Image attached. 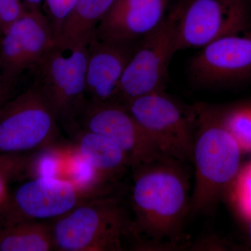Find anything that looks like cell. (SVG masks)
Returning <instances> with one entry per match:
<instances>
[{
    "mask_svg": "<svg viewBox=\"0 0 251 251\" xmlns=\"http://www.w3.org/2000/svg\"><path fill=\"white\" fill-rule=\"evenodd\" d=\"M184 163L164 157L133 169L130 202L138 239L154 242L178 234L189 214V179Z\"/></svg>",
    "mask_w": 251,
    "mask_h": 251,
    "instance_id": "1",
    "label": "cell"
},
{
    "mask_svg": "<svg viewBox=\"0 0 251 251\" xmlns=\"http://www.w3.org/2000/svg\"><path fill=\"white\" fill-rule=\"evenodd\" d=\"M193 111L195 183L190 198L189 214L212 209L237 176L242 153L224 126L217 108L198 105Z\"/></svg>",
    "mask_w": 251,
    "mask_h": 251,
    "instance_id": "2",
    "label": "cell"
},
{
    "mask_svg": "<svg viewBox=\"0 0 251 251\" xmlns=\"http://www.w3.org/2000/svg\"><path fill=\"white\" fill-rule=\"evenodd\" d=\"M51 226L56 251H123L126 241L138 239L128 210L110 194L81 203Z\"/></svg>",
    "mask_w": 251,
    "mask_h": 251,
    "instance_id": "3",
    "label": "cell"
},
{
    "mask_svg": "<svg viewBox=\"0 0 251 251\" xmlns=\"http://www.w3.org/2000/svg\"><path fill=\"white\" fill-rule=\"evenodd\" d=\"M90 38L78 41L54 39L34 68V83L45 94L59 125L67 131L75 126L87 103L86 71Z\"/></svg>",
    "mask_w": 251,
    "mask_h": 251,
    "instance_id": "4",
    "label": "cell"
},
{
    "mask_svg": "<svg viewBox=\"0 0 251 251\" xmlns=\"http://www.w3.org/2000/svg\"><path fill=\"white\" fill-rule=\"evenodd\" d=\"M59 121L36 83L0 109V154L38 151L54 145Z\"/></svg>",
    "mask_w": 251,
    "mask_h": 251,
    "instance_id": "5",
    "label": "cell"
},
{
    "mask_svg": "<svg viewBox=\"0 0 251 251\" xmlns=\"http://www.w3.org/2000/svg\"><path fill=\"white\" fill-rule=\"evenodd\" d=\"M179 8L175 5L161 24L138 43L119 85V102L165 92L170 63L177 52L176 28Z\"/></svg>",
    "mask_w": 251,
    "mask_h": 251,
    "instance_id": "6",
    "label": "cell"
},
{
    "mask_svg": "<svg viewBox=\"0 0 251 251\" xmlns=\"http://www.w3.org/2000/svg\"><path fill=\"white\" fill-rule=\"evenodd\" d=\"M178 52L202 49L221 38L251 29L249 0H179Z\"/></svg>",
    "mask_w": 251,
    "mask_h": 251,
    "instance_id": "7",
    "label": "cell"
},
{
    "mask_svg": "<svg viewBox=\"0 0 251 251\" xmlns=\"http://www.w3.org/2000/svg\"><path fill=\"white\" fill-rule=\"evenodd\" d=\"M125 106L164 154L182 163L192 162L193 108L188 113L165 92L142 96Z\"/></svg>",
    "mask_w": 251,
    "mask_h": 251,
    "instance_id": "8",
    "label": "cell"
},
{
    "mask_svg": "<svg viewBox=\"0 0 251 251\" xmlns=\"http://www.w3.org/2000/svg\"><path fill=\"white\" fill-rule=\"evenodd\" d=\"M87 201L72 182L64 178L30 179L10 193L0 207V225L21 221H53Z\"/></svg>",
    "mask_w": 251,
    "mask_h": 251,
    "instance_id": "9",
    "label": "cell"
},
{
    "mask_svg": "<svg viewBox=\"0 0 251 251\" xmlns=\"http://www.w3.org/2000/svg\"><path fill=\"white\" fill-rule=\"evenodd\" d=\"M54 41L49 18L39 8L27 9L3 32L0 42V76L14 90L21 75L34 69Z\"/></svg>",
    "mask_w": 251,
    "mask_h": 251,
    "instance_id": "10",
    "label": "cell"
},
{
    "mask_svg": "<svg viewBox=\"0 0 251 251\" xmlns=\"http://www.w3.org/2000/svg\"><path fill=\"white\" fill-rule=\"evenodd\" d=\"M75 126L113 140L126 153L132 170L168 156L122 104L87 101L77 118Z\"/></svg>",
    "mask_w": 251,
    "mask_h": 251,
    "instance_id": "11",
    "label": "cell"
},
{
    "mask_svg": "<svg viewBox=\"0 0 251 251\" xmlns=\"http://www.w3.org/2000/svg\"><path fill=\"white\" fill-rule=\"evenodd\" d=\"M196 85L218 87L251 80V29L224 36L195 54L188 66Z\"/></svg>",
    "mask_w": 251,
    "mask_h": 251,
    "instance_id": "12",
    "label": "cell"
},
{
    "mask_svg": "<svg viewBox=\"0 0 251 251\" xmlns=\"http://www.w3.org/2000/svg\"><path fill=\"white\" fill-rule=\"evenodd\" d=\"M139 41L120 42L105 40L96 35L94 31L89 41L87 49V101L94 103H120L118 90L120 80Z\"/></svg>",
    "mask_w": 251,
    "mask_h": 251,
    "instance_id": "13",
    "label": "cell"
},
{
    "mask_svg": "<svg viewBox=\"0 0 251 251\" xmlns=\"http://www.w3.org/2000/svg\"><path fill=\"white\" fill-rule=\"evenodd\" d=\"M170 0H115L95 29L100 39L136 42L151 32L167 15Z\"/></svg>",
    "mask_w": 251,
    "mask_h": 251,
    "instance_id": "14",
    "label": "cell"
},
{
    "mask_svg": "<svg viewBox=\"0 0 251 251\" xmlns=\"http://www.w3.org/2000/svg\"><path fill=\"white\" fill-rule=\"evenodd\" d=\"M69 132L75 143L74 148L90 162L109 186L131 168L126 153L108 137L78 126Z\"/></svg>",
    "mask_w": 251,
    "mask_h": 251,
    "instance_id": "15",
    "label": "cell"
},
{
    "mask_svg": "<svg viewBox=\"0 0 251 251\" xmlns=\"http://www.w3.org/2000/svg\"><path fill=\"white\" fill-rule=\"evenodd\" d=\"M54 250L52 226L48 221H21L0 225V251Z\"/></svg>",
    "mask_w": 251,
    "mask_h": 251,
    "instance_id": "16",
    "label": "cell"
},
{
    "mask_svg": "<svg viewBox=\"0 0 251 251\" xmlns=\"http://www.w3.org/2000/svg\"><path fill=\"white\" fill-rule=\"evenodd\" d=\"M115 0H78L63 23L55 39L78 41L90 39Z\"/></svg>",
    "mask_w": 251,
    "mask_h": 251,
    "instance_id": "17",
    "label": "cell"
},
{
    "mask_svg": "<svg viewBox=\"0 0 251 251\" xmlns=\"http://www.w3.org/2000/svg\"><path fill=\"white\" fill-rule=\"evenodd\" d=\"M67 156L63 171L64 179L72 182L88 200L110 194L111 186L105 182L98 171L75 148H72Z\"/></svg>",
    "mask_w": 251,
    "mask_h": 251,
    "instance_id": "18",
    "label": "cell"
},
{
    "mask_svg": "<svg viewBox=\"0 0 251 251\" xmlns=\"http://www.w3.org/2000/svg\"><path fill=\"white\" fill-rule=\"evenodd\" d=\"M67 153L57 145H50L31 153L25 179L39 177L62 178Z\"/></svg>",
    "mask_w": 251,
    "mask_h": 251,
    "instance_id": "19",
    "label": "cell"
},
{
    "mask_svg": "<svg viewBox=\"0 0 251 251\" xmlns=\"http://www.w3.org/2000/svg\"><path fill=\"white\" fill-rule=\"evenodd\" d=\"M226 129L242 152H251V105L223 111L217 108Z\"/></svg>",
    "mask_w": 251,
    "mask_h": 251,
    "instance_id": "20",
    "label": "cell"
},
{
    "mask_svg": "<svg viewBox=\"0 0 251 251\" xmlns=\"http://www.w3.org/2000/svg\"><path fill=\"white\" fill-rule=\"evenodd\" d=\"M232 183L234 204L239 214L248 221L251 218V162L240 168Z\"/></svg>",
    "mask_w": 251,
    "mask_h": 251,
    "instance_id": "21",
    "label": "cell"
},
{
    "mask_svg": "<svg viewBox=\"0 0 251 251\" xmlns=\"http://www.w3.org/2000/svg\"><path fill=\"white\" fill-rule=\"evenodd\" d=\"M78 0H46L48 16L54 34L58 35L63 23L75 7Z\"/></svg>",
    "mask_w": 251,
    "mask_h": 251,
    "instance_id": "22",
    "label": "cell"
},
{
    "mask_svg": "<svg viewBox=\"0 0 251 251\" xmlns=\"http://www.w3.org/2000/svg\"><path fill=\"white\" fill-rule=\"evenodd\" d=\"M27 11L21 0H0V27L3 32Z\"/></svg>",
    "mask_w": 251,
    "mask_h": 251,
    "instance_id": "23",
    "label": "cell"
},
{
    "mask_svg": "<svg viewBox=\"0 0 251 251\" xmlns=\"http://www.w3.org/2000/svg\"><path fill=\"white\" fill-rule=\"evenodd\" d=\"M31 154V152L0 154V171H21L25 177Z\"/></svg>",
    "mask_w": 251,
    "mask_h": 251,
    "instance_id": "24",
    "label": "cell"
},
{
    "mask_svg": "<svg viewBox=\"0 0 251 251\" xmlns=\"http://www.w3.org/2000/svg\"><path fill=\"white\" fill-rule=\"evenodd\" d=\"M16 179H23L22 172L18 171H0V207L6 202L10 193L8 185L10 181Z\"/></svg>",
    "mask_w": 251,
    "mask_h": 251,
    "instance_id": "25",
    "label": "cell"
},
{
    "mask_svg": "<svg viewBox=\"0 0 251 251\" xmlns=\"http://www.w3.org/2000/svg\"><path fill=\"white\" fill-rule=\"evenodd\" d=\"M13 92L14 90L6 85L0 76V109L12 99Z\"/></svg>",
    "mask_w": 251,
    "mask_h": 251,
    "instance_id": "26",
    "label": "cell"
},
{
    "mask_svg": "<svg viewBox=\"0 0 251 251\" xmlns=\"http://www.w3.org/2000/svg\"><path fill=\"white\" fill-rule=\"evenodd\" d=\"M24 1L27 4V9H34V8H39V4L43 0H24Z\"/></svg>",
    "mask_w": 251,
    "mask_h": 251,
    "instance_id": "27",
    "label": "cell"
},
{
    "mask_svg": "<svg viewBox=\"0 0 251 251\" xmlns=\"http://www.w3.org/2000/svg\"><path fill=\"white\" fill-rule=\"evenodd\" d=\"M248 224H249V227H248V231H249V241H250V244L251 246V218L250 219L248 220Z\"/></svg>",
    "mask_w": 251,
    "mask_h": 251,
    "instance_id": "28",
    "label": "cell"
},
{
    "mask_svg": "<svg viewBox=\"0 0 251 251\" xmlns=\"http://www.w3.org/2000/svg\"><path fill=\"white\" fill-rule=\"evenodd\" d=\"M3 31L2 29H1V27H0V42H1V36H2Z\"/></svg>",
    "mask_w": 251,
    "mask_h": 251,
    "instance_id": "29",
    "label": "cell"
},
{
    "mask_svg": "<svg viewBox=\"0 0 251 251\" xmlns=\"http://www.w3.org/2000/svg\"><path fill=\"white\" fill-rule=\"evenodd\" d=\"M249 1H250L251 4V0H249Z\"/></svg>",
    "mask_w": 251,
    "mask_h": 251,
    "instance_id": "30",
    "label": "cell"
}]
</instances>
